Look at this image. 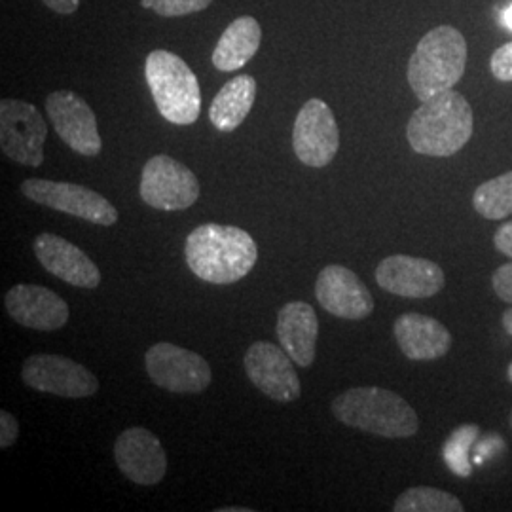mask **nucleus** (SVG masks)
Returning <instances> with one entry per match:
<instances>
[{"label": "nucleus", "instance_id": "1", "mask_svg": "<svg viewBox=\"0 0 512 512\" xmlns=\"http://www.w3.org/2000/svg\"><path fill=\"white\" fill-rule=\"evenodd\" d=\"M184 255L188 268L203 281L230 285L251 274L258 247L249 232L209 222L188 234Z\"/></svg>", "mask_w": 512, "mask_h": 512}, {"label": "nucleus", "instance_id": "2", "mask_svg": "<svg viewBox=\"0 0 512 512\" xmlns=\"http://www.w3.org/2000/svg\"><path fill=\"white\" fill-rule=\"evenodd\" d=\"M475 129V116L461 93L448 90L423 101L410 116L406 137L421 156L448 158L469 143Z\"/></svg>", "mask_w": 512, "mask_h": 512}, {"label": "nucleus", "instance_id": "3", "mask_svg": "<svg viewBox=\"0 0 512 512\" xmlns=\"http://www.w3.org/2000/svg\"><path fill=\"white\" fill-rule=\"evenodd\" d=\"M330 408L344 425L385 439H408L420 429L416 410L384 387H353L336 397Z\"/></svg>", "mask_w": 512, "mask_h": 512}, {"label": "nucleus", "instance_id": "4", "mask_svg": "<svg viewBox=\"0 0 512 512\" xmlns=\"http://www.w3.org/2000/svg\"><path fill=\"white\" fill-rule=\"evenodd\" d=\"M467 67V42L456 27L440 25L421 38L408 61V84L423 101L452 90Z\"/></svg>", "mask_w": 512, "mask_h": 512}, {"label": "nucleus", "instance_id": "5", "mask_svg": "<svg viewBox=\"0 0 512 512\" xmlns=\"http://www.w3.org/2000/svg\"><path fill=\"white\" fill-rule=\"evenodd\" d=\"M145 78L152 99L167 122L190 126L200 118V82L179 55L167 50L150 52L145 61Z\"/></svg>", "mask_w": 512, "mask_h": 512}, {"label": "nucleus", "instance_id": "6", "mask_svg": "<svg viewBox=\"0 0 512 512\" xmlns=\"http://www.w3.org/2000/svg\"><path fill=\"white\" fill-rule=\"evenodd\" d=\"M48 126L35 105L19 99L0 103V147L21 165L38 167L44 162V143Z\"/></svg>", "mask_w": 512, "mask_h": 512}, {"label": "nucleus", "instance_id": "7", "mask_svg": "<svg viewBox=\"0 0 512 512\" xmlns=\"http://www.w3.org/2000/svg\"><path fill=\"white\" fill-rule=\"evenodd\" d=\"M23 196L31 202L50 207L59 213L88 220L99 226H112L118 222V211L101 194L86 186L57 183L46 179H27L21 184Z\"/></svg>", "mask_w": 512, "mask_h": 512}, {"label": "nucleus", "instance_id": "8", "mask_svg": "<svg viewBox=\"0 0 512 512\" xmlns=\"http://www.w3.org/2000/svg\"><path fill=\"white\" fill-rule=\"evenodd\" d=\"M141 198L158 211H183L198 202L200 183L186 165L160 154L143 167Z\"/></svg>", "mask_w": 512, "mask_h": 512}, {"label": "nucleus", "instance_id": "9", "mask_svg": "<svg viewBox=\"0 0 512 512\" xmlns=\"http://www.w3.org/2000/svg\"><path fill=\"white\" fill-rule=\"evenodd\" d=\"M21 378L23 384L40 393L65 399H84L99 391V380L86 366L54 353H38L29 357L21 368Z\"/></svg>", "mask_w": 512, "mask_h": 512}, {"label": "nucleus", "instance_id": "10", "mask_svg": "<svg viewBox=\"0 0 512 512\" xmlns=\"http://www.w3.org/2000/svg\"><path fill=\"white\" fill-rule=\"evenodd\" d=\"M148 376L154 384L171 393H202L211 384V366L202 355L160 342L145 355Z\"/></svg>", "mask_w": 512, "mask_h": 512}, {"label": "nucleus", "instance_id": "11", "mask_svg": "<svg viewBox=\"0 0 512 512\" xmlns=\"http://www.w3.org/2000/svg\"><path fill=\"white\" fill-rule=\"evenodd\" d=\"M293 148L302 164L327 167L340 148V131L329 105L310 99L296 116Z\"/></svg>", "mask_w": 512, "mask_h": 512}, {"label": "nucleus", "instance_id": "12", "mask_svg": "<svg viewBox=\"0 0 512 512\" xmlns=\"http://www.w3.org/2000/svg\"><path fill=\"white\" fill-rule=\"evenodd\" d=\"M294 361L281 346L255 342L245 353V372L258 391L277 403H293L300 397V380Z\"/></svg>", "mask_w": 512, "mask_h": 512}, {"label": "nucleus", "instance_id": "13", "mask_svg": "<svg viewBox=\"0 0 512 512\" xmlns=\"http://www.w3.org/2000/svg\"><path fill=\"white\" fill-rule=\"evenodd\" d=\"M46 110L61 141L82 156H97L103 148L92 107L74 92L59 90L46 99Z\"/></svg>", "mask_w": 512, "mask_h": 512}, {"label": "nucleus", "instance_id": "14", "mask_svg": "<svg viewBox=\"0 0 512 512\" xmlns=\"http://www.w3.org/2000/svg\"><path fill=\"white\" fill-rule=\"evenodd\" d=\"M376 283L387 293L404 298H429L444 289L446 275L433 260L393 255L378 264Z\"/></svg>", "mask_w": 512, "mask_h": 512}, {"label": "nucleus", "instance_id": "15", "mask_svg": "<svg viewBox=\"0 0 512 512\" xmlns=\"http://www.w3.org/2000/svg\"><path fill=\"white\" fill-rule=\"evenodd\" d=\"M114 459L124 476L139 486L160 484L167 473L164 446L145 427H129L116 439Z\"/></svg>", "mask_w": 512, "mask_h": 512}, {"label": "nucleus", "instance_id": "16", "mask_svg": "<svg viewBox=\"0 0 512 512\" xmlns=\"http://www.w3.org/2000/svg\"><path fill=\"white\" fill-rule=\"evenodd\" d=\"M315 296L321 308L348 321L365 319L374 311L372 294L346 266L330 264L317 277Z\"/></svg>", "mask_w": 512, "mask_h": 512}, {"label": "nucleus", "instance_id": "17", "mask_svg": "<svg viewBox=\"0 0 512 512\" xmlns=\"http://www.w3.org/2000/svg\"><path fill=\"white\" fill-rule=\"evenodd\" d=\"M8 315L27 329L54 332L69 323V304L46 287L16 285L4 298Z\"/></svg>", "mask_w": 512, "mask_h": 512}, {"label": "nucleus", "instance_id": "18", "mask_svg": "<svg viewBox=\"0 0 512 512\" xmlns=\"http://www.w3.org/2000/svg\"><path fill=\"white\" fill-rule=\"evenodd\" d=\"M35 255L50 274L73 287L97 289L101 283V272L92 258L61 236L40 234L35 239Z\"/></svg>", "mask_w": 512, "mask_h": 512}, {"label": "nucleus", "instance_id": "19", "mask_svg": "<svg viewBox=\"0 0 512 512\" xmlns=\"http://www.w3.org/2000/svg\"><path fill=\"white\" fill-rule=\"evenodd\" d=\"M395 338L412 361H435L444 357L452 348V334L433 317L421 313H403L395 321Z\"/></svg>", "mask_w": 512, "mask_h": 512}, {"label": "nucleus", "instance_id": "20", "mask_svg": "<svg viewBox=\"0 0 512 512\" xmlns=\"http://www.w3.org/2000/svg\"><path fill=\"white\" fill-rule=\"evenodd\" d=\"M319 336L317 313L306 302H289L277 315V338L294 363L308 368L315 361Z\"/></svg>", "mask_w": 512, "mask_h": 512}, {"label": "nucleus", "instance_id": "21", "mask_svg": "<svg viewBox=\"0 0 512 512\" xmlns=\"http://www.w3.org/2000/svg\"><path fill=\"white\" fill-rule=\"evenodd\" d=\"M262 40L260 23L243 16L228 25L213 52V65L222 73H234L255 57Z\"/></svg>", "mask_w": 512, "mask_h": 512}, {"label": "nucleus", "instance_id": "22", "mask_svg": "<svg viewBox=\"0 0 512 512\" xmlns=\"http://www.w3.org/2000/svg\"><path fill=\"white\" fill-rule=\"evenodd\" d=\"M255 97L256 82L253 76L241 74L228 80L215 95L209 109V118L213 126L224 133L238 129L253 109Z\"/></svg>", "mask_w": 512, "mask_h": 512}, {"label": "nucleus", "instance_id": "23", "mask_svg": "<svg viewBox=\"0 0 512 512\" xmlns=\"http://www.w3.org/2000/svg\"><path fill=\"white\" fill-rule=\"evenodd\" d=\"M475 211L488 220H501L512 215V171L480 184L473 196Z\"/></svg>", "mask_w": 512, "mask_h": 512}, {"label": "nucleus", "instance_id": "24", "mask_svg": "<svg viewBox=\"0 0 512 512\" xmlns=\"http://www.w3.org/2000/svg\"><path fill=\"white\" fill-rule=\"evenodd\" d=\"M463 509L456 495L427 486L408 488L393 505L395 512H463Z\"/></svg>", "mask_w": 512, "mask_h": 512}, {"label": "nucleus", "instance_id": "25", "mask_svg": "<svg viewBox=\"0 0 512 512\" xmlns=\"http://www.w3.org/2000/svg\"><path fill=\"white\" fill-rule=\"evenodd\" d=\"M478 437V427L476 425H461L458 431L446 440L444 444V461L446 465L458 476L471 475V465H469V448Z\"/></svg>", "mask_w": 512, "mask_h": 512}, {"label": "nucleus", "instance_id": "26", "mask_svg": "<svg viewBox=\"0 0 512 512\" xmlns=\"http://www.w3.org/2000/svg\"><path fill=\"white\" fill-rule=\"evenodd\" d=\"M213 0H152V10L164 18H181L202 12Z\"/></svg>", "mask_w": 512, "mask_h": 512}, {"label": "nucleus", "instance_id": "27", "mask_svg": "<svg viewBox=\"0 0 512 512\" xmlns=\"http://www.w3.org/2000/svg\"><path fill=\"white\" fill-rule=\"evenodd\" d=\"M490 69L497 80L512 82V42H507L495 50Z\"/></svg>", "mask_w": 512, "mask_h": 512}, {"label": "nucleus", "instance_id": "28", "mask_svg": "<svg viewBox=\"0 0 512 512\" xmlns=\"http://www.w3.org/2000/svg\"><path fill=\"white\" fill-rule=\"evenodd\" d=\"M494 291L503 302L512 304V262H507L495 270L492 277Z\"/></svg>", "mask_w": 512, "mask_h": 512}, {"label": "nucleus", "instance_id": "29", "mask_svg": "<svg viewBox=\"0 0 512 512\" xmlns=\"http://www.w3.org/2000/svg\"><path fill=\"white\" fill-rule=\"evenodd\" d=\"M19 423L10 412H0V448H10L16 444Z\"/></svg>", "mask_w": 512, "mask_h": 512}, {"label": "nucleus", "instance_id": "30", "mask_svg": "<svg viewBox=\"0 0 512 512\" xmlns=\"http://www.w3.org/2000/svg\"><path fill=\"white\" fill-rule=\"evenodd\" d=\"M494 245L499 253L512 258V220L495 230Z\"/></svg>", "mask_w": 512, "mask_h": 512}, {"label": "nucleus", "instance_id": "31", "mask_svg": "<svg viewBox=\"0 0 512 512\" xmlns=\"http://www.w3.org/2000/svg\"><path fill=\"white\" fill-rule=\"evenodd\" d=\"M50 10H54L57 14H63V16H69L74 14L80 6V0H42Z\"/></svg>", "mask_w": 512, "mask_h": 512}, {"label": "nucleus", "instance_id": "32", "mask_svg": "<svg viewBox=\"0 0 512 512\" xmlns=\"http://www.w3.org/2000/svg\"><path fill=\"white\" fill-rule=\"evenodd\" d=\"M501 323H503V329L507 330V334H511L512 336V308H509V310L503 313Z\"/></svg>", "mask_w": 512, "mask_h": 512}, {"label": "nucleus", "instance_id": "33", "mask_svg": "<svg viewBox=\"0 0 512 512\" xmlns=\"http://www.w3.org/2000/svg\"><path fill=\"white\" fill-rule=\"evenodd\" d=\"M501 21H503V25L507 27V29H511L512 31V4L503 12V16H501Z\"/></svg>", "mask_w": 512, "mask_h": 512}, {"label": "nucleus", "instance_id": "34", "mask_svg": "<svg viewBox=\"0 0 512 512\" xmlns=\"http://www.w3.org/2000/svg\"><path fill=\"white\" fill-rule=\"evenodd\" d=\"M251 509H236V507H232V509H222L220 512H249Z\"/></svg>", "mask_w": 512, "mask_h": 512}, {"label": "nucleus", "instance_id": "35", "mask_svg": "<svg viewBox=\"0 0 512 512\" xmlns=\"http://www.w3.org/2000/svg\"><path fill=\"white\" fill-rule=\"evenodd\" d=\"M143 8H152V0H141Z\"/></svg>", "mask_w": 512, "mask_h": 512}, {"label": "nucleus", "instance_id": "36", "mask_svg": "<svg viewBox=\"0 0 512 512\" xmlns=\"http://www.w3.org/2000/svg\"><path fill=\"white\" fill-rule=\"evenodd\" d=\"M507 376H509V380H511L512 384V363L509 365V368H507Z\"/></svg>", "mask_w": 512, "mask_h": 512}, {"label": "nucleus", "instance_id": "37", "mask_svg": "<svg viewBox=\"0 0 512 512\" xmlns=\"http://www.w3.org/2000/svg\"><path fill=\"white\" fill-rule=\"evenodd\" d=\"M511 425H512V412H511Z\"/></svg>", "mask_w": 512, "mask_h": 512}]
</instances>
